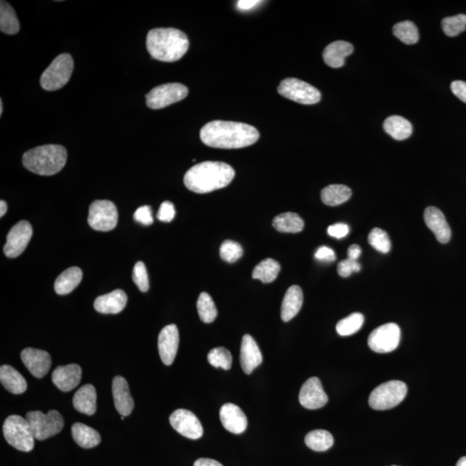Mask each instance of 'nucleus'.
I'll use <instances>...</instances> for the list:
<instances>
[{"mask_svg": "<svg viewBox=\"0 0 466 466\" xmlns=\"http://www.w3.org/2000/svg\"><path fill=\"white\" fill-rule=\"evenodd\" d=\"M3 101L2 100H0V116H2L3 115Z\"/></svg>", "mask_w": 466, "mask_h": 466, "instance_id": "55", "label": "nucleus"}, {"mask_svg": "<svg viewBox=\"0 0 466 466\" xmlns=\"http://www.w3.org/2000/svg\"><path fill=\"white\" fill-rule=\"evenodd\" d=\"M369 244L378 252L386 254L390 252L391 249V242L389 235L380 228H374L371 231L368 237Z\"/></svg>", "mask_w": 466, "mask_h": 466, "instance_id": "41", "label": "nucleus"}, {"mask_svg": "<svg viewBox=\"0 0 466 466\" xmlns=\"http://www.w3.org/2000/svg\"><path fill=\"white\" fill-rule=\"evenodd\" d=\"M383 129L391 138L402 141L409 139L413 132L412 124L401 116H390L383 123Z\"/></svg>", "mask_w": 466, "mask_h": 466, "instance_id": "30", "label": "nucleus"}, {"mask_svg": "<svg viewBox=\"0 0 466 466\" xmlns=\"http://www.w3.org/2000/svg\"><path fill=\"white\" fill-rule=\"evenodd\" d=\"M408 387L406 383L393 380L378 386L372 391L369 404L375 410H388L395 408L404 400Z\"/></svg>", "mask_w": 466, "mask_h": 466, "instance_id": "6", "label": "nucleus"}, {"mask_svg": "<svg viewBox=\"0 0 466 466\" xmlns=\"http://www.w3.org/2000/svg\"><path fill=\"white\" fill-rule=\"evenodd\" d=\"M197 310L199 318L204 323L214 322L217 318L218 311L214 301L209 293L203 292L199 295L197 301Z\"/></svg>", "mask_w": 466, "mask_h": 466, "instance_id": "36", "label": "nucleus"}, {"mask_svg": "<svg viewBox=\"0 0 466 466\" xmlns=\"http://www.w3.org/2000/svg\"><path fill=\"white\" fill-rule=\"evenodd\" d=\"M81 369L78 364L59 366L52 373V382L62 392H69L80 385Z\"/></svg>", "mask_w": 466, "mask_h": 466, "instance_id": "20", "label": "nucleus"}, {"mask_svg": "<svg viewBox=\"0 0 466 466\" xmlns=\"http://www.w3.org/2000/svg\"><path fill=\"white\" fill-rule=\"evenodd\" d=\"M117 207L110 201H95L89 207L88 224L99 232H109L117 224Z\"/></svg>", "mask_w": 466, "mask_h": 466, "instance_id": "11", "label": "nucleus"}, {"mask_svg": "<svg viewBox=\"0 0 466 466\" xmlns=\"http://www.w3.org/2000/svg\"><path fill=\"white\" fill-rule=\"evenodd\" d=\"M146 45L148 53L156 60L173 62L187 53L190 41L181 30L158 28L148 31Z\"/></svg>", "mask_w": 466, "mask_h": 466, "instance_id": "3", "label": "nucleus"}, {"mask_svg": "<svg viewBox=\"0 0 466 466\" xmlns=\"http://www.w3.org/2000/svg\"><path fill=\"white\" fill-rule=\"evenodd\" d=\"M33 226L28 221H22L16 224L7 235L4 252L10 258L21 256L33 238Z\"/></svg>", "mask_w": 466, "mask_h": 466, "instance_id": "13", "label": "nucleus"}, {"mask_svg": "<svg viewBox=\"0 0 466 466\" xmlns=\"http://www.w3.org/2000/svg\"><path fill=\"white\" fill-rule=\"evenodd\" d=\"M315 257L317 260L326 262H334L336 260L334 250L327 247V246H321L317 250Z\"/></svg>", "mask_w": 466, "mask_h": 466, "instance_id": "48", "label": "nucleus"}, {"mask_svg": "<svg viewBox=\"0 0 466 466\" xmlns=\"http://www.w3.org/2000/svg\"><path fill=\"white\" fill-rule=\"evenodd\" d=\"M354 46L348 42H332L324 50V62L331 68H342L346 62V58L354 53Z\"/></svg>", "mask_w": 466, "mask_h": 466, "instance_id": "24", "label": "nucleus"}, {"mask_svg": "<svg viewBox=\"0 0 466 466\" xmlns=\"http://www.w3.org/2000/svg\"><path fill=\"white\" fill-rule=\"evenodd\" d=\"M361 269V265L358 261H354L347 258L338 264V273L340 276L349 277L352 273L359 272Z\"/></svg>", "mask_w": 466, "mask_h": 466, "instance_id": "44", "label": "nucleus"}, {"mask_svg": "<svg viewBox=\"0 0 466 466\" xmlns=\"http://www.w3.org/2000/svg\"><path fill=\"white\" fill-rule=\"evenodd\" d=\"M194 466H223V465L214 460L199 459L194 462Z\"/></svg>", "mask_w": 466, "mask_h": 466, "instance_id": "52", "label": "nucleus"}, {"mask_svg": "<svg viewBox=\"0 0 466 466\" xmlns=\"http://www.w3.org/2000/svg\"><path fill=\"white\" fill-rule=\"evenodd\" d=\"M393 33L406 45H414L419 41V31L413 22L404 21L394 26Z\"/></svg>", "mask_w": 466, "mask_h": 466, "instance_id": "38", "label": "nucleus"}, {"mask_svg": "<svg viewBox=\"0 0 466 466\" xmlns=\"http://www.w3.org/2000/svg\"><path fill=\"white\" fill-rule=\"evenodd\" d=\"M81 280V269L78 267H70L57 278L54 281V291L58 295H68L77 288Z\"/></svg>", "mask_w": 466, "mask_h": 466, "instance_id": "28", "label": "nucleus"}, {"mask_svg": "<svg viewBox=\"0 0 466 466\" xmlns=\"http://www.w3.org/2000/svg\"><path fill=\"white\" fill-rule=\"evenodd\" d=\"M127 303V293L121 289H116L115 291L98 297L93 306L97 312L104 315H116L124 310Z\"/></svg>", "mask_w": 466, "mask_h": 466, "instance_id": "23", "label": "nucleus"}, {"mask_svg": "<svg viewBox=\"0 0 466 466\" xmlns=\"http://www.w3.org/2000/svg\"><path fill=\"white\" fill-rule=\"evenodd\" d=\"M21 359L25 366L37 378L45 377L52 367V360L45 351L26 348L21 352Z\"/></svg>", "mask_w": 466, "mask_h": 466, "instance_id": "17", "label": "nucleus"}, {"mask_svg": "<svg viewBox=\"0 0 466 466\" xmlns=\"http://www.w3.org/2000/svg\"><path fill=\"white\" fill-rule=\"evenodd\" d=\"M72 436L81 448L90 449L100 444V434L96 430L82 423H74L72 426Z\"/></svg>", "mask_w": 466, "mask_h": 466, "instance_id": "29", "label": "nucleus"}, {"mask_svg": "<svg viewBox=\"0 0 466 466\" xmlns=\"http://www.w3.org/2000/svg\"><path fill=\"white\" fill-rule=\"evenodd\" d=\"M207 360L211 366L215 368H222L226 371L232 368L233 356L225 347H217L211 350L207 355Z\"/></svg>", "mask_w": 466, "mask_h": 466, "instance_id": "39", "label": "nucleus"}, {"mask_svg": "<svg viewBox=\"0 0 466 466\" xmlns=\"http://www.w3.org/2000/svg\"><path fill=\"white\" fill-rule=\"evenodd\" d=\"M68 158L66 148L58 144H47L31 148L23 156L27 170L39 175H53L65 166Z\"/></svg>", "mask_w": 466, "mask_h": 466, "instance_id": "4", "label": "nucleus"}, {"mask_svg": "<svg viewBox=\"0 0 466 466\" xmlns=\"http://www.w3.org/2000/svg\"><path fill=\"white\" fill-rule=\"evenodd\" d=\"M391 466H397V465H391Z\"/></svg>", "mask_w": 466, "mask_h": 466, "instance_id": "56", "label": "nucleus"}, {"mask_svg": "<svg viewBox=\"0 0 466 466\" xmlns=\"http://www.w3.org/2000/svg\"><path fill=\"white\" fill-rule=\"evenodd\" d=\"M189 95V89L182 84L168 83L158 86L146 95V104L151 109H162L179 103Z\"/></svg>", "mask_w": 466, "mask_h": 466, "instance_id": "10", "label": "nucleus"}, {"mask_svg": "<svg viewBox=\"0 0 466 466\" xmlns=\"http://www.w3.org/2000/svg\"><path fill=\"white\" fill-rule=\"evenodd\" d=\"M280 270L279 262L272 258H267L256 266L252 272V278L260 280L264 284H270L276 279Z\"/></svg>", "mask_w": 466, "mask_h": 466, "instance_id": "34", "label": "nucleus"}, {"mask_svg": "<svg viewBox=\"0 0 466 466\" xmlns=\"http://www.w3.org/2000/svg\"><path fill=\"white\" fill-rule=\"evenodd\" d=\"M456 466H466V456L461 458V459L458 461Z\"/></svg>", "mask_w": 466, "mask_h": 466, "instance_id": "54", "label": "nucleus"}, {"mask_svg": "<svg viewBox=\"0 0 466 466\" xmlns=\"http://www.w3.org/2000/svg\"><path fill=\"white\" fill-rule=\"evenodd\" d=\"M132 278L140 291L147 292L148 291L150 284H148L147 269L143 262H138L135 264L133 268Z\"/></svg>", "mask_w": 466, "mask_h": 466, "instance_id": "43", "label": "nucleus"}, {"mask_svg": "<svg viewBox=\"0 0 466 466\" xmlns=\"http://www.w3.org/2000/svg\"><path fill=\"white\" fill-rule=\"evenodd\" d=\"M21 29L15 11L6 1L0 5V30L8 35L17 34Z\"/></svg>", "mask_w": 466, "mask_h": 466, "instance_id": "35", "label": "nucleus"}, {"mask_svg": "<svg viewBox=\"0 0 466 466\" xmlns=\"http://www.w3.org/2000/svg\"><path fill=\"white\" fill-rule=\"evenodd\" d=\"M0 381L9 392L15 395L25 393L27 390L25 378L10 366H2L0 368Z\"/></svg>", "mask_w": 466, "mask_h": 466, "instance_id": "27", "label": "nucleus"}, {"mask_svg": "<svg viewBox=\"0 0 466 466\" xmlns=\"http://www.w3.org/2000/svg\"><path fill=\"white\" fill-rule=\"evenodd\" d=\"M262 356L256 340L249 334L243 337L240 348V363L245 374L250 375L260 366Z\"/></svg>", "mask_w": 466, "mask_h": 466, "instance_id": "21", "label": "nucleus"}, {"mask_svg": "<svg viewBox=\"0 0 466 466\" xmlns=\"http://www.w3.org/2000/svg\"><path fill=\"white\" fill-rule=\"evenodd\" d=\"M7 204L5 201L0 202V216L3 217L6 214Z\"/></svg>", "mask_w": 466, "mask_h": 466, "instance_id": "53", "label": "nucleus"}, {"mask_svg": "<svg viewBox=\"0 0 466 466\" xmlns=\"http://www.w3.org/2000/svg\"><path fill=\"white\" fill-rule=\"evenodd\" d=\"M349 226L343 223H338L328 227L327 233L335 238H343L349 233Z\"/></svg>", "mask_w": 466, "mask_h": 466, "instance_id": "47", "label": "nucleus"}, {"mask_svg": "<svg viewBox=\"0 0 466 466\" xmlns=\"http://www.w3.org/2000/svg\"><path fill=\"white\" fill-rule=\"evenodd\" d=\"M219 418L223 426L230 433L240 434L247 429L248 421L240 407L226 403L219 411Z\"/></svg>", "mask_w": 466, "mask_h": 466, "instance_id": "18", "label": "nucleus"}, {"mask_svg": "<svg viewBox=\"0 0 466 466\" xmlns=\"http://www.w3.org/2000/svg\"><path fill=\"white\" fill-rule=\"evenodd\" d=\"M305 443L313 451L325 452L334 445V440L332 434L327 431L317 429L307 434L305 437Z\"/></svg>", "mask_w": 466, "mask_h": 466, "instance_id": "33", "label": "nucleus"}, {"mask_svg": "<svg viewBox=\"0 0 466 466\" xmlns=\"http://www.w3.org/2000/svg\"><path fill=\"white\" fill-rule=\"evenodd\" d=\"M170 422L176 432L182 436L198 440L203 436V428L197 415L187 409H177L170 415Z\"/></svg>", "mask_w": 466, "mask_h": 466, "instance_id": "14", "label": "nucleus"}, {"mask_svg": "<svg viewBox=\"0 0 466 466\" xmlns=\"http://www.w3.org/2000/svg\"><path fill=\"white\" fill-rule=\"evenodd\" d=\"M299 401L301 406L308 409H321L327 404L328 397L318 378H309L303 383L300 390Z\"/></svg>", "mask_w": 466, "mask_h": 466, "instance_id": "15", "label": "nucleus"}, {"mask_svg": "<svg viewBox=\"0 0 466 466\" xmlns=\"http://www.w3.org/2000/svg\"><path fill=\"white\" fill-rule=\"evenodd\" d=\"M179 346V331L174 324L162 329L158 337V351L161 360L165 366L173 363Z\"/></svg>", "mask_w": 466, "mask_h": 466, "instance_id": "16", "label": "nucleus"}, {"mask_svg": "<svg viewBox=\"0 0 466 466\" xmlns=\"http://www.w3.org/2000/svg\"><path fill=\"white\" fill-rule=\"evenodd\" d=\"M303 304V293L299 286L293 285L285 293L281 304V317L284 322L291 320L297 315Z\"/></svg>", "mask_w": 466, "mask_h": 466, "instance_id": "25", "label": "nucleus"}, {"mask_svg": "<svg viewBox=\"0 0 466 466\" xmlns=\"http://www.w3.org/2000/svg\"><path fill=\"white\" fill-rule=\"evenodd\" d=\"M273 226L278 232L297 233L303 230L304 221L298 214L288 211L274 219Z\"/></svg>", "mask_w": 466, "mask_h": 466, "instance_id": "32", "label": "nucleus"}, {"mask_svg": "<svg viewBox=\"0 0 466 466\" xmlns=\"http://www.w3.org/2000/svg\"><path fill=\"white\" fill-rule=\"evenodd\" d=\"M4 436L8 443L22 452L33 451L35 437L26 419L19 415H11L3 425Z\"/></svg>", "mask_w": 466, "mask_h": 466, "instance_id": "5", "label": "nucleus"}, {"mask_svg": "<svg viewBox=\"0 0 466 466\" xmlns=\"http://www.w3.org/2000/svg\"><path fill=\"white\" fill-rule=\"evenodd\" d=\"M74 61L69 54H62L42 73L40 84L47 91H57L64 88L71 78Z\"/></svg>", "mask_w": 466, "mask_h": 466, "instance_id": "7", "label": "nucleus"}, {"mask_svg": "<svg viewBox=\"0 0 466 466\" xmlns=\"http://www.w3.org/2000/svg\"><path fill=\"white\" fill-rule=\"evenodd\" d=\"M97 394L95 388L91 385H86L80 388L74 394L73 404L78 412L88 415L96 412Z\"/></svg>", "mask_w": 466, "mask_h": 466, "instance_id": "26", "label": "nucleus"}, {"mask_svg": "<svg viewBox=\"0 0 466 466\" xmlns=\"http://www.w3.org/2000/svg\"><path fill=\"white\" fill-rule=\"evenodd\" d=\"M203 144L211 148H240L252 146L260 139V132L252 125L214 120L202 128Z\"/></svg>", "mask_w": 466, "mask_h": 466, "instance_id": "1", "label": "nucleus"}, {"mask_svg": "<svg viewBox=\"0 0 466 466\" xmlns=\"http://www.w3.org/2000/svg\"><path fill=\"white\" fill-rule=\"evenodd\" d=\"M112 395L117 412L124 417L130 415L134 409V402L127 380L120 375L113 378Z\"/></svg>", "mask_w": 466, "mask_h": 466, "instance_id": "22", "label": "nucleus"}, {"mask_svg": "<svg viewBox=\"0 0 466 466\" xmlns=\"http://www.w3.org/2000/svg\"><path fill=\"white\" fill-rule=\"evenodd\" d=\"M350 187L342 184H332L321 191V199L324 204L335 206L346 202L351 197Z\"/></svg>", "mask_w": 466, "mask_h": 466, "instance_id": "31", "label": "nucleus"}, {"mask_svg": "<svg viewBox=\"0 0 466 466\" xmlns=\"http://www.w3.org/2000/svg\"><path fill=\"white\" fill-rule=\"evenodd\" d=\"M278 93L287 99L303 105L318 103L321 99L320 92L307 82L288 78L281 82Z\"/></svg>", "mask_w": 466, "mask_h": 466, "instance_id": "9", "label": "nucleus"}, {"mask_svg": "<svg viewBox=\"0 0 466 466\" xmlns=\"http://www.w3.org/2000/svg\"><path fill=\"white\" fill-rule=\"evenodd\" d=\"M361 248L358 245H352L347 250L348 258L351 260L357 261L360 255H361Z\"/></svg>", "mask_w": 466, "mask_h": 466, "instance_id": "51", "label": "nucleus"}, {"mask_svg": "<svg viewBox=\"0 0 466 466\" xmlns=\"http://www.w3.org/2000/svg\"><path fill=\"white\" fill-rule=\"evenodd\" d=\"M134 219L136 222L140 223L144 226H150L153 223V217H152V211L151 206H144L139 207L135 211Z\"/></svg>", "mask_w": 466, "mask_h": 466, "instance_id": "46", "label": "nucleus"}, {"mask_svg": "<svg viewBox=\"0 0 466 466\" xmlns=\"http://www.w3.org/2000/svg\"><path fill=\"white\" fill-rule=\"evenodd\" d=\"M400 342L401 329L395 323H387L375 328L368 339L371 349L378 354H389L395 351Z\"/></svg>", "mask_w": 466, "mask_h": 466, "instance_id": "12", "label": "nucleus"}, {"mask_svg": "<svg viewBox=\"0 0 466 466\" xmlns=\"http://www.w3.org/2000/svg\"><path fill=\"white\" fill-rule=\"evenodd\" d=\"M221 257L223 260L233 264L237 262L243 256L244 250L240 244L232 240H226L221 246L219 250Z\"/></svg>", "mask_w": 466, "mask_h": 466, "instance_id": "42", "label": "nucleus"}, {"mask_svg": "<svg viewBox=\"0 0 466 466\" xmlns=\"http://www.w3.org/2000/svg\"><path fill=\"white\" fill-rule=\"evenodd\" d=\"M424 221L437 240L441 244H448L451 240L452 231L443 213L437 207L429 206L424 211Z\"/></svg>", "mask_w": 466, "mask_h": 466, "instance_id": "19", "label": "nucleus"}, {"mask_svg": "<svg viewBox=\"0 0 466 466\" xmlns=\"http://www.w3.org/2000/svg\"><path fill=\"white\" fill-rule=\"evenodd\" d=\"M441 25L446 36L456 37L466 30V15L445 18L442 21Z\"/></svg>", "mask_w": 466, "mask_h": 466, "instance_id": "40", "label": "nucleus"}, {"mask_svg": "<svg viewBox=\"0 0 466 466\" xmlns=\"http://www.w3.org/2000/svg\"><path fill=\"white\" fill-rule=\"evenodd\" d=\"M25 419L33 429L35 440L37 441L57 436L64 426V419L57 410H50L48 414L31 411L27 413Z\"/></svg>", "mask_w": 466, "mask_h": 466, "instance_id": "8", "label": "nucleus"}, {"mask_svg": "<svg viewBox=\"0 0 466 466\" xmlns=\"http://www.w3.org/2000/svg\"><path fill=\"white\" fill-rule=\"evenodd\" d=\"M175 216V209L173 203L164 202L161 205L158 213V219L160 221L171 222Z\"/></svg>", "mask_w": 466, "mask_h": 466, "instance_id": "45", "label": "nucleus"}, {"mask_svg": "<svg viewBox=\"0 0 466 466\" xmlns=\"http://www.w3.org/2000/svg\"><path fill=\"white\" fill-rule=\"evenodd\" d=\"M364 317L362 313H354L346 318L339 320L336 326V331L340 336L355 334L363 327Z\"/></svg>", "mask_w": 466, "mask_h": 466, "instance_id": "37", "label": "nucleus"}, {"mask_svg": "<svg viewBox=\"0 0 466 466\" xmlns=\"http://www.w3.org/2000/svg\"><path fill=\"white\" fill-rule=\"evenodd\" d=\"M260 0H240L238 2L237 6L241 11H248L260 5Z\"/></svg>", "mask_w": 466, "mask_h": 466, "instance_id": "50", "label": "nucleus"}, {"mask_svg": "<svg viewBox=\"0 0 466 466\" xmlns=\"http://www.w3.org/2000/svg\"><path fill=\"white\" fill-rule=\"evenodd\" d=\"M235 171L222 162H203L190 168L184 176V184L197 194L210 193L223 189L233 182Z\"/></svg>", "mask_w": 466, "mask_h": 466, "instance_id": "2", "label": "nucleus"}, {"mask_svg": "<svg viewBox=\"0 0 466 466\" xmlns=\"http://www.w3.org/2000/svg\"><path fill=\"white\" fill-rule=\"evenodd\" d=\"M451 89L453 95L466 103V82L455 81L452 82Z\"/></svg>", "mask_w": 466, "mask_h": 466, "instance_id": "49", "label": "nucleus"}]
</instances>
